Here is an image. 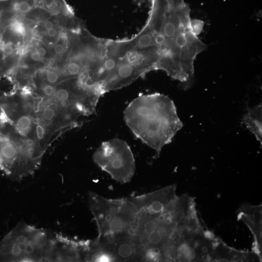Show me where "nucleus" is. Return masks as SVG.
Listing matches in <instances>:
<instances>
[{
    "mask_svg": "<svg viewBox=\"0 0 262 262\" xmlns=\"http://www.w3.org/2000/svg\"><path fill=\"white\" fill-rule=\"evenodd\" d=\"M147 20L127 41L148 56L153 70L164 71L185 89L192 85L194 62L206 48L198 35L202 21L192 19L185 0H151Z\"/></svg>",
    "mask_w": 262,
    "mask_h": 262,
    "instance_id": "nucleus-1",
    "label": "nucleus"
},
{
    "mask_svg": "<svg viewBox=\"0 0 262 262\" xmlns=\"http://www.w3.org/2000/svg\"><path fill=\"white\" fill-rule=\"evenodd\" d=\"M130 198L137 210L135 235L143 249V261L168 262L177 231L200 222L194 198L177 196L175 185Z\"/></svg>",
    "mask_w": 262,
    "mask_h": 262,
    "instance_id": "nucleus-2",
    "label": "nucleus"
},
{
    "mask_svg": "<svg viewBox=\"0 0 262 262\" xmlns=\"http://www.w3.org/2000/svg\"><path fill=\"white\" fill-rule=\"evenodd\" d=\"M124 119L133 134L158 155L183 126L173 101L158 93L132 100L124 111Z\"/></svg>",
    "mask_w": 262,
    "mask_h": 262,
    "instance_id": "nucleus-3",
    "label": "nucleus"
},
{
    "mask_svg": "<svg viewBox=\"0 0 262 262\" xmlns=\"http://www.w3.org/2000/svg\"><path fill=\"white\" fill-rule=\"evenodd\" d=\"M62 236L20 222L0 243V260L60 262Z\"/></svg>",
    "mask_w": 262,
    "mask_h": 262,
    "instance_id": "nucleus-4",
    "label": "nucleus"
},
{
    "mask_svg": "<svg viewBox=\"0 0 262 262\" xmlns=\"http://www.w3.org/2000/svg\"><path fill=\"white\" fill-rule=\"evenodd\" d=\"M88 204L98 227L96 241H110L135 234L138 213L130 198H107L90 192Z\"/></svg>",
    "mask_w": 262,
    "mask_h": 262,
    "instance_id": "nucleus-5",
    "label": "nucleus"
},
{
    "mask_svg": "<svg viewBox=\"0 0 262 262\" xmlns=\"http://www.w3.org/2000/svg\"><path fill=\"white\" fill-rule=\"evenodd\" d=\"M94 162L116 181H130L135 170V159L125 141L114 138L101 143L93 156Z\"/></svg>",
    "mask_w": 262,
    "mask_h": 262,
    "instance_id": "nucleus-6",
    "label": "nucleus"
},
{
    "mask_svg": "<svg viewBox=\"0 0 262 262\" xmlns=\"http://www.w3.org/2000/svg\"><path fill=\"white\" fill-rule=\"evenodd\" d=\"M237 215L253 234V252L262 259V206L244 204L238 209Z\"/></svg>",
    "mask_w": 262,
    "mask_h": 262,
    "instance_id": "nucleus-7",
    "label": "nucleus"
},
{
    "mask_svg": "<svg viewBox=\"0 0 262 262\" xmlns=\"http://www.w3.org/2000/svg\"><path fill=\"white\" fill-rule=\"evenodd\" d=\"M262 104L252 107H248L246 113L242 119V123L256 137V139L262 143Z\"/></svg>",
    "mask_w": 262,
    "mask_h": 262,
    "instance_id": "nucleus-8",
    "label": "nucleus"
},
{
    "mask_svg": "<svg viewBox=\"0 0 262 262\" xmlns=\"http://www.w3.org/2000/svg\"><path fill=\"white\" fill-rule=\"evenodd\" d=\"M7 121L6 120L3 115L0 112V150L2 143L4 139L5 134L4 132V126ZM1 166V157L0 153V167Z\"/></svg>",
    "mask_w": 262,
    "mask_h": 262,
    "instance_id": "nucleus-9",
    "label": "nucleus"
}]
</instances>
